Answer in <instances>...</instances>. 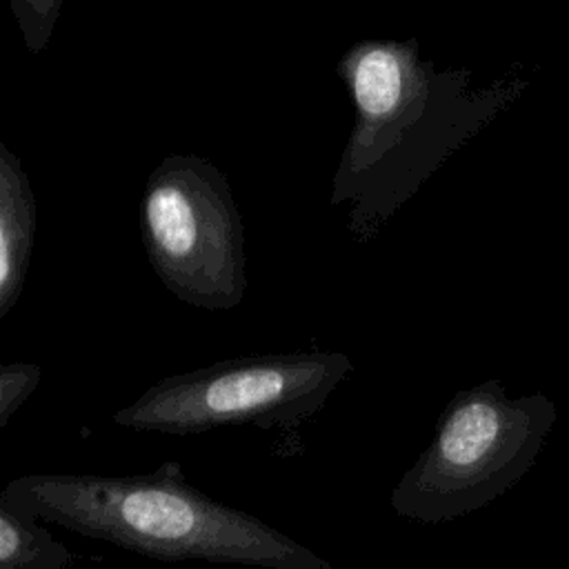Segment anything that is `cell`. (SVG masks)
<instances>
[{
  "label": "cell",
  "instance_id": "2",
  "mask_svg": "<svg viewBox=\"0 0 569 569\" xmlns=\"http://www.w3.org/2000/svg\"><path fill=\"white\" fill-rule=\"evenodd\" d=\"M40 520L156 560H207L262 569H331V562L196 489L180 462L149 473H27L2 489Z\"/></svg>",
  "mask_w": 569,
  "mask_h": 569
},
{
  "label": "cell",
  "instance_id": "8",
  "mask_svg": "<svg viewBox=\"0 0 569 569\" xmlns=\"http://www.w3.org/2000/svg\"><path fill=\"white\" fill-rule=\"evenodd\" d=\"M31 53H40L58 24L64 0H4Z\"/></svg>",
  "mask_w": 569,
  "mask_h": 569
},
{
  "label": "cell",
  "instance_id": "9",
  "mask_svg": "<svg viewBox=\"0 0 569 569\" xmlns=\"http://www.w3.org/2000/svg\"><path fill=\"white\" fill-rule=\"evenodd\" d=\"M42 378L40 365L33 362H4L0 367V429L38 389Z\"/></svg>",
  "mask_w": 569,
  "mask_h": 569
},
{
  "label": "cell",
  "instance_id": "7",
  "mask_svg": "<svg viewBox=\"0 0 569 569\" xmlns=\"http://www.w3.org/2000/svg\"><path fill=\"white\" fill-rule=\"evenodd\" d=\"M73 553L56 540L40 518L7 491L0 493V567L67 569Z\"/></svg>",
  "mask_w": 569,
  "mask_h": 569
},
{
  "label": "cell",
  "instance_id": "3",
  "mask_svg": "<svg viewBox=\"0 0 569 569\" xmlns=\"http://www.w3.org/2000/svg\"><path fill=\"white\" fill-rule=\"evenodd\" d=\"M551 420L547 398H507L496 380L458 391L431 442L391 489V509L447 522L485 507L531 467Z\"/></svg>",
  "mask_w": 569,
  "mask_h": 569
},
{
  "label": "cell",
  "instance_id": "4",
  "mask_svg": "<svg viewBox=\"0 0 569 569\" xmlns=\"http://www.w3.org/2000/svg\"><path fill=\"white\" fill-rule=\"evenodd\" d=\"M353 371L340 351H284L229 358L173 373L113 413L133 431L171 436L218 427H296L318 413L336 387Z\"/></svg>",
  "mask_w": 569,
  "mask_h": 569
},
{
  "label": "cell",
  "instance_id": "6",
  "mask_svg": "<svg viewBox=\"0 0 569 569\" xmlns=\"http://www.w3.org/2000/svg\"><path fill=\"white\" fill-rule=\"evenodd\" d=\"M38 204L20 158L0 144V320L18 305L33 244Z\"/></svg>",
  "mask_w": 569,
  "mask_h": 569
},
{
  "label": "cell",
  "instance_id": "1",
  "mask_svg": "<svg viewBox=\"0 0 569 569\" xmlns=\"http://www.w3.org/2000/svg\"><path fill=\"white\" fill-rule=\"evenodd\" d=\"M353 127L333 171L331 204H349L347 231L369 242L422 182L496 111L462 71H442L416 40H360L340 62Z\"/></svg>",
  "mask_w": 569,
  "mask_h": 569
},
{
  "label": "cell",
  "instance_id": "5",
  "mask_svg": "<svg viewBox=\"0 0 569 569\" xmlns=\"http://www.w3.org/2000/svg\"><path fill=\"white\" fill-rule=\"evenodd\" d=\"M140 236L153 273L178 300L209 311L242 302L244 224L213 160L173 153L153 167L140 200Z\"/></svg>",
  "mask_w": 569,
  "mask_h": 569
}]
</instances>
